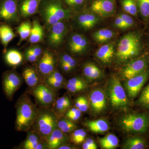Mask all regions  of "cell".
<instances>
[{
    "instance_id": "obj_1",
    "label": "cell",
    "mask_w": 149,
    "mask_h": 149,
    "mask_svg": "<svg viewBox=\"0 0 149 149\" xmlns=\"http://www.w3.org/2000/svg\"><path fill=\"white\" fill-rule=\"evenodd\" d=\"M73 13L64 6L62 0H42L38 10L44 27L47 31L56 23L69 19Z\"/></svg>"
},
{
    "instance_id": "obj_2",
    "label": "cell",
    "mask_w": 149,
    "mask_h": 149,
    "mask_svg": "<svg viewBox=\"0 0 149 149\" xmlns=\"http://www.w3.org/2000/svg\"><path fill=\"white\" fill-rule=\"evenodd\" d=\"M27 90L17 99L15 103V130L26 132L31 128L38 114L39 108L32 101Z\"/></svg>"
},
{
    "instance_id": "obj_3",
    "label": "cell",
    "mask_w": 149,
    "mask_h": 149,
    "mask_svg": "<svg viewBox=\"0 0 149 149\" xmlns=\"http://www.w3.org/2000/svg\"><path fill=\"white\" fill-rule=\"evenodd\" d=\"M141 37L136 32H129L123 35L117 44L115 57L118 62L123 63L139 55L142 50Z\"/></svg>"
},
{
    "instance_id": "obj_4",
    "label": "cell",
    "mask_w": 149,
    "mask_h": 149,
    "mask_svg": "<svg viewBox=\"0 0 149 149\" xmlns=\"http://www.w3.org/2000/svg\"><path fill=\"white\" fill-rule=\"evenodd\" d=\"M38 114L30 129L37 132L45 139L57 128L58 117L52 108L39 107Z\"/></svg>"
},
{
    "instance_id": "obj_5",
    "label": "cell",
    "mask_w": 149,
    "mask_h": 149,
    "mask_svg": "<svg viewBox=\"0 0 149 149\" xmlns=\"http://www.w3.org/2000/svg\"><path fill=\"white\" fill-rule=\"evenodd\" d=\"M149 124V118L143 113L126 114L119 120L120 127L128 133H145L148 130Z\"/></svg>"
},
{
    "instance_id": "obj_6",
    "label": "cell",
    "mask_w": 149,
    "mask_h": 149,
    "mask_svg": "<svg viewBox=\"0 0 149 149\" xmlns=\"http://www.w3.org/2000/svg\"><path fill=\"white\" fill-rule=\"evenodd\" d=\"M1 80L3 93L6 99L11 102L24 82L22 75L17 72L16 68H12L3 72Z\"/></svg>"
},
{
    "instance_id": "obj_7",
    "label": "cell",
    "mask_w": 149,
    "mask_h": 149,
    "mask_svg": "<svg viewBox=\"0 0 149 149\" xmlns=\"http://www.w3.org/2000/svg\"><path fill=\"white\" fill-rule=\"evenodd\" d=\"M108 93L111 104L114 108L123 109L128 106L129 102L125 90L116 76H112L110 80Z\"/></svg>"
},
{
    "instance_id": "obj_8",
    "label": "cell",
    "mask_w": 149,
    "mask_h": 149,
    "mask_svg": "<svg viewBox=\"0 0 149 149\" xmlns=\"http://www.w3.org/2000/svg\"><path fill=\"white\" fill-rule=\"evenodd\" d=\"M27 91L29 95L34 97L37 105L40 107L52 108L58 97V92L44 83L32 90Z\"/></svg>"
},
{
    "instance_id": "obj_9",
    "label": "cell",
    "mask_w": 149,
    "mask_h": 149,
    "mask_svg": "<svg viewBox=\"0 0 149 149\" xmlns=\"http://www.w3.org/2000/svg\"><path fill=\"white\" fill-rule=\"evenodd\" d=\"M57 55L56 52L49 48L44 49L43 54L35 63L43 82L57 68Z\"/></svg>"
},
{
    "instance_id": "obj_10",
    "label": "cell",
    "mask_w": 149,
    "mask_h": 149,
    "mask_svg": "<svg viewBox=\"0 0 149 149\" xmlns=\"http://www.w3.org/2000/svg\"><path fill=\"white\" fill-rule=\"evenodd\" d=\"M68 25L66 21H61L54 24L48 30L46 43L49 49L56 50L64 42L68 32Z\"/></svg>"
},
{
    "instance_id": "obj_11",
    "label": "cell",
    "mask_w": 149,
    "mask_h": 149,
    "mask_svg": "<svg viewBox=\"0 0 149 149\" xmlns=\"http://www.w3.org/2000/svg\"><path fill=\"white\" fill-rule=\"evenodd\" d=\"M21 20L17 0H0V23L15 25Z\"/></svg>"
},
{
    "instance_id": "obj_12",
    "label": "cell",
    "mask_w": 149,
    "mask_h": 149,
    "mask_svg": "<svg viewBox=\"0 0 149 149\" xmlns=\"http://www.w3.org/2000/svg\"><path fill=\"white\" fill-rule=\"evenodd\" d=\"M74 13L75 15L72 19L73 27L83 32H86L93 29L102 20L100 17L87 10Z\"/></svg>"
},
{
    "instance_id": "obj_13",
    "label": "cell",
    "mask_w": 149,
    "mask_h": 149,
    "mask_svg": "<svg viewBox=\"0 0 149 149\" xmlns=\"http://www.w3.org/2000/svg\"><path fill=\"white\" fill-rule=\"evenodd\" d=\"M89 45V40L85 35L72 32L68 38L66 47L71 55L80 56L87 52Z\"/></svg>"
},
{
    "instance_id": "obj_14",
    "label": "cell",
    "mask_w": 149,
    "mask_h": 149,
    "mask_svg": "<svg viewBox=\"0 0 149 149\" xmlns=\"http://www.w3.org/2000/svg\"><path fill=\"white\" fill-rule=\"evenodd\" d=\"M116 0H92L86 9L101 17L112 16L116 11Z\"/></svg>"
},
{
    "instance_id": "obj_15",
    "label": "cell",
    "mask_w": 149,
    "mask_h": 149,
    "mask_svg": "<svg viewBox=\"0 0 149 149\" xmlns=\"http://www.w3.org/2000/svg\"><path fill=\"white\" fill-rule=\"evenodd\" d=\"M149 78V68H147L143 72L126 80L125 87L130 99L137 97Z\"/></svg>"
},
{
    "instance_id": "obj_16",
    "label": "cell",
    "mask_w": 149,
    "mask_h": 149,
    "mask_svg": "<svg viewBox=\"0 0 149 149\" xmlns=\"http://www.w3.org/2000/svg\"><path fill=\"white\" fill-rule=\"evenodd\" d=\"M149 60L146 57L134 59L123 67L121 71L123 78L128 79L138 75L146 69Z\"/></svg>"
},
{
    "instance_id": "obj_17",
    "label": "cell",
    "mask_w": 149,
    "mask_h": 149,
    "mask_svg": "<svg viewBox=\"0 0 149 149\" xmlns=\"http://www.w3.org/2000/svg\"><path fill=\"white\" fill-rule=\"evenodd\" d=\"M21 74L24 82L27 85L28 91L32 90L43 83L35 63L24 67L22 71Z\"/></svg>"
},
{
    "instance_id": "obj_18",
    "label": "cell",
    "mask_w": 149,
    "mask_h": 149,
    "mask_svg": "<svg viewBox=\"0 0 149 149\" xmlns=\"http://www.w3.org/2000/svg\"><path fill=\"white\" fill-rule=\"evenodd\" d=\"M26 139L20 144L18 148L22 149H48L45 139L37 132L29 129L27 132Z\"/></svg>"
},
{
    "instance_id": "obj_19",
    "label": "cell",
    "mask_w": 149,
    "mask_h": 149,
    "mask_svg": "<svg viewBox=\"0 0 149 149\" xmlns=\"http://www.w3.org/2000/svg\"><path fill=\"white\" fill-rule=\"evenodd\" d=\"M42 0H17L19 13L21 19H26L38 13Z\"/></svg>"
},
{
    "instance_id": "obj_20",
    "label": "cell",
    "mask_w": 149,
    "mask_h": 149,
    "mask_svg": "<svg viewBox=\"0 0 149 149\" xmlns=\"http://www.w3.org/2000/svg\"><path fill=\"white\" fill-rule=\"evenodd\" d=\"M89 101L91 109L96 113H100L106 108V96L102 89H96L92 91L89 95Z\"/></svg>"
},
{
    "instance_id": "obj_21",
    "label": "cell",
    "mask_w": 149,
    "mask_h": 149,
    "mask_svg": "<svg viewBox=\"0 0 149 149\" xmlns=\"http://www.w3.org/2000/svg\"><path fill=\"white\" fill-rule=\"evenodd\" d=\"M48 149H58L64 144L68 143L69 136L58 128L55 129L45 139Z\"/></svg>"
},
{
    "instance_id": "obj_22",
    "label": "cell",
    "mask_w": 149,
    "mask_h": 149,
    "mask_svg": "<svg viewBox=\"0 0 149 149\" xmlns=\"http://www.w3.org/2000/svg\"><path fill=\"white\" fill-rule=\"evenodd\" d=\"M116 53L114 43L109 42L102 45L95 53L96 58L104 64L111 63Z\"/></svg>"
},
{
    "instance_id": "obj_23",
    "label": "cell",
    "mask_w": 149,
    "mask_h": 149,
    "mask_svg": "<svg viewBox=\"0 0 149 149\" xmlns=\"http://www.w3.org/2000/svg\"><path fill=\"white\" fill-rule=\"evenodd\" d=\"M3 54L6 64L13 68H16L25 62L23 54L16 49H7Z\"/></svg>"
},
{
    "instance_id": "obj_24",
    "label": "cell",
    "mask_w": 149,
    "mask_h": 149,
    "mask_svg": "<svg viewBox=\"0 0 149 149\" xmlns=\"http://www.w3.org/2000/svg\"><path fill=\"white\" fill-rule=\"evenodd\" d=\"M66 81L64 76L57 68L44 80L43 83L58 92L61 89L65 88Z\"/></svg>"
},
{
    "instance_id": "obj_25",
    "label": "cell",
    "mask_w": 149,
    "mask_h": 149,
    "mask_svg": "<svg viewBox=\"0 0 149 149\" xmlns=\"http://www.w3.org/2000/svg\"><path fill=\"white\" fill-rule=\"evenodd\" d=\"M88 87V83L84 77L75 76L67 80L65 88L70 94L76 95L85 91Z\"/></svg>"
},
{
    "instance_id": "obj_26",
    "label": "cell",
    "mask_w": 149,
    "mask_h": 149,
    "mask_svg": "<svg viewBox=\"0 0 149 149\" xmlns=\"http://www.w3.org/2000/svg\"><path fill=\"white\" fill-rule=\"evenodd\" d=\"M83 77L85 80L93 81L98 80L104 76L102 70L92 62L85 63L82 67Z\"/></svg>"
},
{
    "instance_id": "obj_27",
    "label": "cell",
    "mask_w": 149,
    "mask_h": 149,
    "mask_svg": "<svg viewBox=\"0 0 149 149\" xmlns=\"http://www.w3.org/2000/svg\"><path fill=\"white\" fill-rule=\"evenodd\" d=\"M45 29V27L40 24L38 19H34L32 22V29L29 38V42L32 44H37L44 42Z\"/></svg>"
},
{
    "instance_id": "obj_28",
    "label": "cell",
    "mask_w": 149,
    "mask_h": 149,
    "mask_svg": "<svg viewBox=\"0 0 149 149\" xmlns=\"http://www.w3.org/2000/svg\"><path fill=\"white\" fill-rule=\"evenodd\" d=\"M72 106L69 96L64 95L56 99L52 107V109L58 117L63 116L65 112Z\"/></svg>"
},
{
    "instance_id": "obj_29",
    "label": "cell",
    "mask_w": 149,
    "mask_h": 149,
    "mask_svg": "<svg viewBox=\"0 0 149 149\" xmlns=\"http://www.w3.org/2000/svg\"><path fill=\"white\" fill-rule=\"evenodd\" d=\"M44 50L42 46L37 44L26 48L23 53L25 62L31 64L36 63L43 54Z\"/></svg>"
},
{
    "instance_id": "obj_30",
    "label": "cell",
    "mask_w": 149,
    "mask_h": 149,
    "mask_svg": "<svg viewBox=\"0 0 149 149\" xmlns=\"http://www.w3.org/2000/svg\"><path fill=\"white\" fill-rule=\"evenodd\" d=\"M16 34L9 24L1 23L0 26V41L3 47V53L7 50L9 43L17 37Z\"/></svg>"
},
{
    "instance_id": "obj_31",
    "label": "cell",
    "mask_w": 149,
    "mask_h": 149,
    "mask_svg": "<svg viewBox=\"0 0 149 149\" xmlns=\"http://www.w3.org/2000/svg\"><path fill=\"white\" fill-rule=\"evenodd\" d=\"M64 6L73 13L85 10L89 0H62Z\"/></svg>"
},
{
    "instance_id": "obj_32",
    "label": "cell",
    "mask_w": 149,
    "mask_h": 149,
    "mask_svg": "<svg viewBox=\"0 0 149 149\" xmlns=\"http://www.w3.org/2000/svg\"><path fill=\"white\" fill-rule=\"evenodd\" d=\"M85 125L92 132L95 133H104L109 129L108 123L102 119L88 120L85 123Z\"/></svg>"
},
{
    "instance_id": "obj_33",
    "label": "cell",
    "mask_w": 149,
    "mask_h": 149,
    "mask_svg": "<svg viewBox=\"0 0 149 149\" xmlns=\"http://www.w3.org/2000/svg\"><path fill=\"white\" fill-rule=\"evenodd\" d=\"M116 35L115 32L111 29H102L94 32L92 35V37L96 42L102 44L111 40Z\"/></svg>"
},
{
    "instance_id": "obj_34",
    "label": "cell",
    "mask_w": 149,
    "mask_h": 149,
    "mask_svg": "<svg viewBox=\"0 0 149 149\" xmlns=\"http://www.w3.org/2000/svg\"><path fill=\"white\" fill-rule=\"evenodd\" d=\"M57 128L63 133L68 135V134H70L74 130L77 129V125L76 123L64 116H62L58 117Z\"/></svg>"
},
{
    "instance_id": "obj_35",
    "label": "cell",
    "mask_w": 149,
    "mask_h": 149,
    "mask_svg": "<svg viewBox=\"0 0 149 149\" xmlns=\"http://www.w3.org/2000/svg\"><path fill=\"white\" fill-rule=\"evenodd\" d=\"M32 27V24L29 20L22 22L16 27V32L19 36V40L17 45H20L23 41L29 38Z\"/></svg>"
},
{
    "instance_id": "obj_36",
    "label": "cell",
    "mask_w": 149,
    "mask_h": 149,
    "mask_svg": "<svg viewBox=\"0 0 149 149\" xmlns=\"http://www.w3.org/2000/svg\"><path fill=\"white\" fill-rule=\"evenodd\" d=\"M146 146V143L143 138L139 136L130 137L126 139L123 146L125 149H143Z\"/></svg>"
},
{
    "instance_id": "obj_37",
    "label": "cell",
    "mask_w": 149,
    "mask_h": 149,
    "mask_svg": "<svg viewBox=\"0 0 149 149\" xmlns=\"http://www.w3.org/2000/svg\"><path fill=\"white\" fill-rule=\"evenodd\" d=\"M99 142L102 148L113 149L118 146L119 140L117 137L112 134H109L99 139Z\"/></svg>"
},
{
    "instance_id": "obj_38",
    "label": "cell",
    "mask_w": 149,
    "mask_h": 149,
    "mask_svg": "<svg viewBox=\"0 0 149 149\" xmlns=\"http://www.w3.org/2000/svg\"><path fill=\"white\" fill-rule=\"evenodd\" d=\"M120 3L125 12L132 16H137L139 10L136 0H120Z\"/></svg>"
},
{
    "instance_id": "obj_39",
    "label": "cell",
    "mask_w": 149,
    "mask_h": 149,
    "mask_svg": "<svg viewBox=\"0 0 149 149\" xmlns=\"http://www.w3.org/2000/svg\"><path fill=\"white\" fill-rule=\"evenodd\" d=\"M56 54L58 61L62 62L69 66L72 72L76 69L77 65V61L72 55L65 52Z\"/></svg>"
},
{
    "instance_id": "obj_40",
    "label": "cell",
    "mask_w": 149,
    "mask_h": 149,
    "mask_svg": "<svg viewBox=\"0 0 149 149\" xmlns=\"http://www.w3.org/2000/svg\"><path fill=\"white\" fill-rule=\"evenodd\" d=\"M87 133L83 129H76L70 133L69 140L75 145L82 144L86 139Z\"/></svg>"
},
{
    "instance_id": "obj_41",
    "label": "cell",
    "mask_w": 149,
    "mask_h": 149,
    "mask_svg": "<svg viewBox=\"0 0 149 149\" xmlns=\"http://www.w3.org/2000/svg\"><path fill=\"white\" fill-rule=\"evenodd\" d=\"M74 106L80 110L82 113L86 112L89 108V100L86 96H79L74 100Z\"/></svg>"
},
{
    "instance_id": "obj_42",
    "label": "cell",
    "mask_w": 149,
    "mask_h": 149,
    "mask_svg": "<svg viewBox=\"0 0 149 149\" xmlns=\"http://www.w3.org/2000/svg\"><path fill=\"white\" fill-rule=\"evenodd\" d=\"M82 113L80 110L75 107L72 106L65 112L63 116L76 123L80 120L82 116Z\"/></svg>"
},
{
    "instance_id": "obj_43",
    "label": "cell",
    "mask_w": 149,
    "mask_h": 149,
    "mask_svg": "<svg viewBox=\"0 0 149 149\" xmlns=\"http://www.w3.org/2000/svg\"><path fill=\"white\" fill-rule=\"evenodd\" d=\"M137 103L143 107L149 109V84L142 91L137 101Z\"/></svg>"
},
{
    "instance_id": "obj_44",
    "label": "cell",
    "mask_w": 149,
    "mask_h": 149,
    "mask_svg": "<svg viewBox=\"0 0 149 149\" xmlns=\"http://www.w3.org/2000/svg\"><path fill=\"white\" fill-rule=\"evenodd\" d=\"M138 10L145 19L149 17V0H136Z\"/></svg>"
},
{
    "instance_id": "obj_45",
    "label": "cell",
    "mask_w": 149,
    "mask_h": 149,
    "mask_svg": "<svg viewBox=\"0 0 149 149\" xmlns=\"http://www.w3.org/2000/svg\"><path fill=\"white\" fill-rule=\"evenodd\" d=\"M119 15L125 24V29L130 28L134 25V20L130 15L124 13H121Z\"/></svg>"
},
{
    "instance_id": "obj_46",
    "label": "cell",
    "mask_w": 149,
    "mask_h": 149,
    "mask_svg": "<svg viewBox=\"0 0 149 149\" xmlns=\"http://www.w3.org/2000/svg\"><path fill=\"white\" fill-rule=\"evenodd\" d=\"M113 26L118 29H126L125 24L123 21L122 18L119 15H118L114 19V22H113Z\"/></svg>"
},
{
    "instance_id": "obj_47",
    "label": "cell",
    "mask_w": 149,
    "mask_h": 149,
    "mask_svg": "<svg viewBox=\"0 0 149 149\" xmlns=\"http://www.w3.org/2000/svg\"><path fill=\"white\" fill-rule=\"evenodd\" d=\"M84 142L86 144H88V146L91 147V149H96L97 148V145L93 139H85Z\"/></svg>"
},
{
    "instance_id": "obj_48",
    "label": "cell",
    "mask_w": 149,
    "mask_h": 149,
    "mask_svg": "<svg viewBox=\"0 0 149 149\" xmlns=\"http://www.w3.org/2000/svg\"><path fill=\"white\" fill-rule=\"evenodd\" d=\"M77 149L74 146H72L68 143H66L62 145L59 147L58 149Z\"/></svg>"
}]
</instances>
